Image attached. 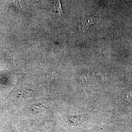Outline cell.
Segmentation results:
<instances>
[{
    "instance_id": "6da1fadb",
    "label": "cell",
    "mask_w": 132,
    "mask_h": 132,
    "mask_svg": "<svg viewBox=\"0 0 132 132\" xmlns=\"http://www.w3.org/2000/svg\"><path fill=\"white\" fill-rule=\"evenodd\" d=\"M21 87L19 90H16L17 94L19 95L18 97L20 98H26L33 97L37 92L36 90L30 89L24 85H22Z\"/></svg>"
},
{
    "instance_id": "7a4b0ae2",
    "label": "cell",
    "mask_w": 132,
    "mask_h": 132,
    "mask_svg": "<svg viewBox=\"0 0 132 132\" xmlns=\"http://www.w3.org/2000/svg\"><path fill=\"white\" fill-rule=\"evenodd\" d=\"M92 17H86L81 19L80 21V27L81 28L82 30L87 31L89 29V27L92 24Z\"/></svg>"
},
{
    "instance_id": "3957f363",
    "label": "cell",
    "mask_w": 132,
    "mask_h": 132,
    "mask_svg": "<svg viewBox=\"0 0 132 132\" xmlns=\"http://www.w3.org/2000/svg\"><path fill=\"white\" fill-rule=\"evenodd\" d=\"M69 119L71 123H78L82 121V118L81 116H71Z\"/></svg>"
},
{
    "instance_id": "277c9868",
    "label": "cell",
    "mask_w": 132,
    "mask_h": 132,
    "mask_svg": "<svg viewBox=\"0 0 132 132\" xmlns=\"http://www.w3.org/2000/svg\"><path fill=\"white\" fill-rule=\"evenodd\" d=\"M55 5H55V7H56V9H57V10H56L57 11H58L59 13L61 14L63 13L60 1H58Z\"/></svg>"
}]
</instances>
